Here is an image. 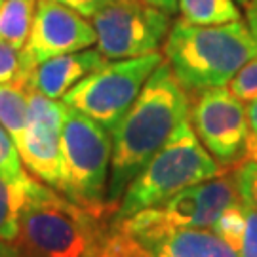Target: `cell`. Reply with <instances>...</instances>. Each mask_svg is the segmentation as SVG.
Masks as SVG:
<instances>
[{"label":"cell","mask_w":257,"mask_h":257,"mask_svg":"<svg viewBox=\"0 0 257 257\" xmlns=\"http://www.w3.org/2000/svg\"><path fill=\"white\" fill-rule=\"evenodd\" d=\"M25 174V168L19 156L18 145L12 139L4 126L0 124V177L4 179H19Z\"/></svg>","instance_id":"44dd1931"},{"label":"cell","mask_w":257,"mask_h":257,"mask_svg":"<svg viewBox=\"0 0 257 257\" xmlns=\"http://www.w3.org/2000/svg\"><path fill=\"white\" fill-rule=\"evenodd\" d=\"M27 174L29 172H25L19 179L0 177V240L2 242L16 240Z\"/></svg>","instance_id":"e0dca14e"},{"label":"cell","mask_w":257,"mask_h":257,"mask_svg":"<svg viewBox=\"0 0 257 257\" xmlns=\"http://www.w3.org/2000/svg\"><path fill=\"white\" fill-rule=\"evenodd\" d=\"M55 2H59V4H63L67 8L78 12L84 18L92 19L97 12H101L112 0H55Z\"/></svg>","instance_id":"d4e9b609"},{"label":"cell","mask_w":257,"mask_h":257,"mask_svg":"<svg viewBox=\"0 0 257 257\" xmlns=\"http://www.w3.org/2000/svg\"><path fill=\"white\" fill-rule=\"evenodd\" d=\"M162 61L160 52L107 61L65 93L61 101L112 132Z\"/></svg>","instance_id":"8992f818"},{"label":"cell","mask_w":257,"mask_h":257,"mask_svg":"<svg viewBox=\"0 0 257 257\" xmlns=\"http://www.w3.org/2000/svg\"><path fill=\"white\" fill-rule=\"evenodd\" d=\"M65 103L29 92V118L18 141L21 162L31 175L52 189L61 179V124Z\"/></svg>","instance_id":"30bf717a"},{"label":"cell","mask_w":257,"mask_h":257,"mask_svg":"<svg viewBox=\"0 0 257 257\" xmlns=\"http://www.w3.org/2000/svg\"><path fill=\"white\" fill-rule=\"evenodd\" d=\"M244 229H246V211H244V204L238 202L221 215L211 230L225 240L230 248L238 251L242 236H244Z\"/></svg>","instance_id":"d6986e66"},{"label":"cell","mask_w":257,"mask_h":257,"mask_svg":"<svg viewBox=\"0 0 257 257\" xmlns=\"http://www.w3.org/2000/svg\"><path fill=\"white\" fill-rule=\"evenodd\" d=\"M164 61L187 93L229 86L242 65L257 55V42L246 21L193 25L175 19L162 44Z\"/></svg>","instance_id":"3957f363"},{"label":"cell","mask_w":257,"mask_h":257,"mask_svg":"<svg viewBox=\"0 0 257 257\" xmlns=\"http://www.w3.org/2000/svg\"><path fill=\"white\" fill-rule=\"evenodd\" d=\"M177 12L193 25H223L242 19L234 0H177Z\"/></svg>","instance_id":"9a60e30c"},{"label":"cell","mask_w":257,"mask_h":257,"mask_svg":"<svg viewBox=\"0 0 257 257\" xmlns=\"http://www.w3.org/2000/svg\"><path fill=\"white\" fill-rule=\"evenodd\" d=\"M101 257H151L128 232L112 227Z\"/></svg>","instance_id":"7402d4cb"},{"label":"cell","mask_w":257,"mask_h":257,"mask_svg":"<svg viewBox=\"0 0 257 257\" xmlns=\"http://www.w3.org/2000/svg\"><path fill=\"white\" fill-rule=\"evenodd\" d=\"M110 132L65 105L61 124V179L59 193L95 215L107 213L110 174Z\"/></svg>","instance_id":"5b68a950"},{"label":"cell","mask_w":257,"mask_h":257,"mask_svg":"<svg viewBox=\"0 0 257 257\" xmlns=\"http://www.w3.org/2000/svg\"><path fill=\"white\" fill-rule=\"evenodd\" d=\"M234 2H238V4H244V6H246L249 0H234Z\"/></svg>","instance_id":"f546056e"},{"label":"cell","mask_w":257,"mask_h":257,"mask_svg":"<svg viewBox=\"0 0 257 257\" xmlns=\"http://www.w3.org/2000/svg\"><path fill=\"white\" fill-rule=\"evenodd\" d=\"M0 4H2V0H0Z\"/></svg>","instance_id":"4dcf8cb0"},{"label":"cell","mask_w":257,"mask_h":257,"mask_svg":"<svg viewBox=\"0 0 257 257\" xmlns=\"http://www.w3.org/2000/svg\"><path fill=\"white\" fill-rule=\"evenodd\" d=\"M149 4H153L156 8L164 10L166 14H170V16H174L175 12H177V0H145Z\"/></svg>","instance_id":"83f0119b"},{"label":"cell","mask_w":257,"mask_h":257,"mask_svg":"<svg viewBox=\"0 0 257 257\" xmlns=\"http://www.w3.org/2000/svg\"><path fill=\"white\" fill-rule=\"evenodd\" d=\"M244 211H246V229L242 236L238 255L240 257H257V206L249 202H244Z\"/></svg>","instance_id":"cb8c5ba5"},{"label":"cell","mask_w":257,"mask_h":257,"mask_svg":"<svg viewBox=\"0 0 257 257\" xmlns=\"http://www.w3.org/2000/svg\"><path fill=\"white\" fill-rule=\"evenodd\" d=\"M229 92L240 99L244 105L251 103L257 97V55H253L249 61L242 65L238 73L232 76L229 82Z\"/></svg>","instance_id":"ffe728a7"},{"label":"cell","mask_w":257,"mask_h":257,"mask_svg":"<svg viewBox=\"0 0 257 257\" xmlns=\"http://www.w3.org/2000/svg\"><path fill=\"white\" fill-rule=\"evenodd\" d=\"M242 202L234 172H223L202 183L187 187L164 204L143 210L116 225L124 230L147 227L158 229H213L225 211Z\"/></svg>","instance_id":"52a82bcc"},{"label":"cell","mask_w":257,"mask_h":257,"mask_svg":"<svg viewBox=\"0 0 257 257\" xmlns=\"http://www.w3.org/2000/svg\"><path fill=\"white\" fill-rule=\"evenodd\" d=\"M97 44L92 21L55 0H37L25 52L35 65Z\"/></svg>","instance_id":"8fae6325"},{"label":"cell","mask_w":257,"mask_h":257,"mask_svg":"<svg viewBox=\"0 0 257 257\" xmlns=\"http://www.w3.org/2000/svg\"><path fill=\"white\" fill-rule=\"evenodd\" d=\"M189 120L200 143L221 168L236 166L248 156V110L227 86L194 95Z\"/></svg>","instance_id":"9c48e42d"},{"label":"cell","mask_w":257,"mask_h":257,"mask_svg":"<svg viewBox=\"0 0 257 257\" xmlns=\"http://www.w3.org/2000/svg\"><path fill=\"white\" fill-rule=\"evenodd\" d=\"M35 67L37 65L29 59L23 48L0 42V84H16L27 88Z\"/></svg>","instance_id":"ac0fdd59"},{"label":"cell","mask_w":257,"mask_h":257,"mask_svg":"<svg viewBox=\"0 0 257 257\" xmlns=\"http://www.w3.org/2000/svg\"><path fill=\"white\" fill-rule=\"evenodd\" d=\"M29 118V90L16 84H0V124L18 145Z\"/></svg>","instance_id":"2e32d148"},{"label":"cell","mask_w":257,"mask_h":257,"mask_svg":"<svg viewBox=\"0 0 257 257\" xmlns=\"http://www.w3.org/2000/svg\"><path fill=\"white\" fill-rule=\"evenodd\" d=\"M124 232L136 238L151 257H240L236 249L230 248L211 229L147 227Z\"/></svg>","instance_id":"7c38bea8"},{"label":"cell","mask_w":257,"mask_h":257,"mask_svg":"<svg viewBox=\"0 0 257 257\" xmlns=\"http://www.w3.org/2000/svg\"><path fill=\"white\" fill-rule=\"evenodd\" d=\"M232 172L236 177L242 200L257 206V162L251 158H244Z\"/></svg>","instance_id":"603a6c76"},{"label":"cell","mask_w":257,"mask_h":257,"mask_svg":"<svg viewBox=\"0 0 257 257\" xmlns=\"http://www.w3.org/2000/svg\"><path fill=\"white\" fill-rule=\"evenodd\" d=\"M246 25L257 42V0H249L246 4Z\"/></svg>","instance_id":"4316f807"},{"label":"cell","mask_w":257,"mask_h":257,"mask_svg":"<svg viewBox=\"0 0 257 257\" xmlns=\"http://www.w3.org/2000/svg\"><path fill=\"white\" fill-rule=\"evenodd\" d=\"M37 0H2L0 4V42L25 48Z\"/></svg>","instance_id":"5bb4252c"},{"label":"cell","mask_w":257,"mask_h":257,"mask_svg":"<svg viewBox=\"0 0 257 257\" xmlns=\"http://www.w3.org/2000/svg\"><path fill=\"white\" fill-rule=\"evenodd\" d=\"M248 124H249V153L246 158H251L257 162V97L248 103Z\"/></svg>","instance_id":"484cf974"},{"label":"cell","mask_w":257,"mask_h":257,"mask_svg":"<svg viewBox=\"0 0 257 257\" xmlns=\"http://www.w3.org/2000/svg\"><path fill=\"white\" fill-rule=\"evenodd\" d=\"M110 230L101 215L27 174L18 234L12 242L19 257H101Z\"/></svg>","instance_id":"7a4b0ae2"},{"label":"cell","mask_w":257,"mask_h":257,"mask_svg":"<svg viewBox=\"0 0 257 257\" xmlns=\"http://www.w3.org/2000/svg\"><path fill=\"white\" fill-rule=\"evenodd\" d=\"M172 23L170 14L145 0H112L92 18L97 50L109 61L158 52Z\"/></svg>","instance_id":"ba28073f"},{"label":"cell","mask_w":257,"mask_h":257,"mask_svg":"<svg viewBox=\"0 0 257 257\" xmlns=\"http://www.w3.org/2000/svg\"><path fill=\"white\" fill-rule=\"evenodd\" d=\"M109 59L97 48L55 55L33 69L27 90L42 93L50 99H63V95L69 90H73L80 80L97 71Z\"/></svg>","instance_id":"4fadbf2b"},{"label":"cell","mask_w":257,"mask_h":257,"mask_svg":"<svg viewBox=\"0 0 257 257\" xmlns=\"http://www.w3.org/2000/svg\"><path fill=\"white\" fill-rule=\"evenodd\" d=\"M191 97L162 61L116 128L110 132L112 156L107 185V213L118 206L132 179L164 145L175 128L189 120Z\"/></svg>","instance_id":"6da1fadb"},{"label":"cell","mask_w":257,"mask_h":257,"mask_svg":"<svg viewBox=\"0 0 257 257\" xmlns=\"http://www.w3.org/2000/svg\"><path fill=\"white\" fill-rule=\"evenodd\" d=\"M223 172L225 168L217 164L194 134L191 120H185L132 179L118 206L110 211L109 225L116 227L139 211L156 208L187 187Z\"/></svg>","instance_id":"277c9868"},{"label":"cell","mask_w":257,"mask_h":257,"mask_svg":"<svg viewBox=\"0 0 257 257\" xmlns=\"http://www.w3.org/2000/svg\"><path fill=\"white\" fill-rule=\"evenodd\" d=\"M0 257H19V253L12 242H2L0 240Z\"/></svg>","instance_id":"f1b7e54d"}]
</instances>
